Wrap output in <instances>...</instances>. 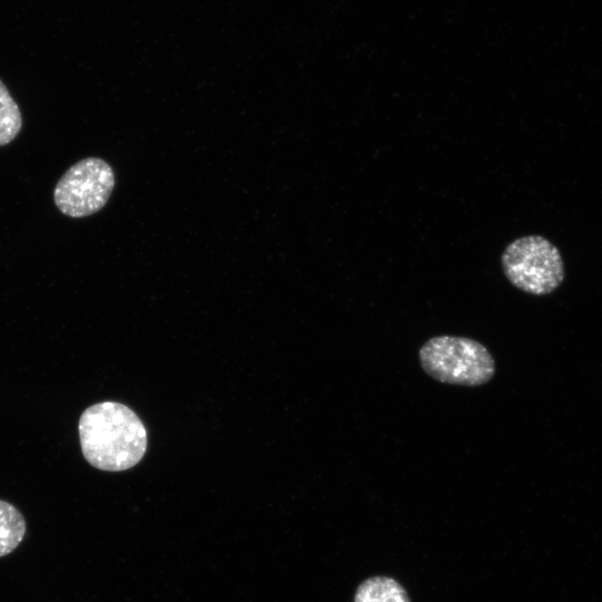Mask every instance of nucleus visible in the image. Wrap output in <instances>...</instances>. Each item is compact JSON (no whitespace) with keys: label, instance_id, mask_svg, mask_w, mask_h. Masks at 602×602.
Here are the masks:
<instances>
[{"label":"nucleus","instance_id":"nucleus-1","mask_svg":"<svg viewBox=\"0 0 602 602\" xmlns=\"http://www.w3.org/2000/svg\"><path fill=\"white\" fill-rule=\"evenodd\" d=\"M78 429L84 457L101 470L128 469L146 452L147 434L142 420L119 402L88 407L80 416Z\"/></svg>","mask_w":602,"mask_h":602},{"label":"nucleus","instance_id":"nucleus-2","mask_svg":"<svg viewBox=\"0 0 602 602\" xmlns=\"http://www.w3.org/2000/svg\"><path fill=\"white\" fill-rule=\"evenodd\" d=\"M423 370L438 382L477 387L491 381L496 365L488 349L477 340L457 336H437L419 349Z\"/></svg>","mask_w":602,"mask_h":602},{"label":"nucleus","instance_id":"nucleus-3","mask_svg":"<svg viewBox=\"0 0 602 602\" xmlns=\"http://www.w3.org/2000/svg\"><path fill=\"white\" fill-rule=\"evenodd\" d=\"M501 263L509 283L533 295L553 292L564 279L559 249L541 235H527L512 241L503 251Z\"/></svg>","mask_w":602,"mask_h":602},{"label":"nucleus","instance_id":"nucleus-4","mask_svg":"<svg viewBox=\"0 0 602 602\" xmlns=\"http://www.w3.org/2000/svg\"><path fill=\"white\" fill-rule=\"evenodd\" d=\"M115 187L110 165L98 157H87L71 165L54 190L57 208L74 219L86 217L100 211Z\"/></svg>","mask_w":602,"mask_h":602},{"label":"nucleus","instance_id":"nucleus-5","mask_svg":"<svg viewBox=\"0 0 602 602\" xmlns=\"http://www.w3.org/2000/svg\"><path fill=\"white\" fill-rule=\"evenodd\" d=\"M355 602H410V600L396 580L388 576H373L359 585Z\"/></svg>","mask_w":602,"mask_h":602},{"label":"nucleus","instance_id":"nucleus-6","mask_svg":"<svg viewBox=\"0 0 602 602\" xmlns=\"http://www.w3.org/2000/svg\"><path fill=\"white\" fill-rule=\"evenodd\" d=\"M26 522L22 514L10 503L0 499V556L12 552L22 541Z\"/></svg>","mask_w":602,"mask_h":602},{"label":"nucleus","instance_id":"nucleus-7","mask_svg":"<svg viewBox=\"0 0 602 602\" xmlns=\"http://www.w3.org/2000/svg\"><path fill=\"white\" fill-rule=\"evenodd\" d=\"M22 117L18 104L0 80V146L11 143L20 133Z\"/></svg>","mask_w":602,"mask_h":602}]
</instances>
